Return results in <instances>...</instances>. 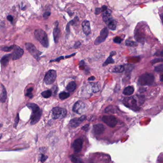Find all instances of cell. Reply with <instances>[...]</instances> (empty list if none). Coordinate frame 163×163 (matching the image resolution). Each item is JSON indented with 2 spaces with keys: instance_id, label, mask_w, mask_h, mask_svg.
Here are the masks:
<instances>
[{
  "instance_id": "cell-15",
  "label": "cell",
  "mask_w": 163,
  "mask_h": 163,
  "mask_svg": "<svg viewBox=\"0 0 163 163\" xmlns=\"http://www.w3.org/2000/svg\"><path fill=\"white\" fill-rule=\"evenodd\" d=\"M83 32L86 36H89L91 32L90 23L88 20H84L82 23Z\"/></svg>"
},
{
  "instance_id": "cell-41",
  "label": "cell",
  "mask_w": 163,
  "mask_h": 163,
  "mask_svg": "<svg viewBox=\"0 0 163 163\" xmlns=\"http://www.w3.org/2000/svg\"><path fill=\"white\" fill-rule=\"evenodd\" d=\"M47 157H45L44 154H42L41 157V162L42 163H44L46 160L47 159Z\"/></svg>"
},
{
  "instance_id": "cell-32",
  "label": "cell",
  "mask_w": 163,
  "mask_h": 163,
  "mask_svg": "<svg viewBox=\"0 0 163 163\" xmlns=\"http://www.w3.org/2000/svg\"><path fill=\"white\" fill-rule=\"evenodd\" d=\"M154 71L158 73L163 72V65L161 64L154 67Z\"/></svg>"
},
{
  "instance_id": "cell-35",
  "label": "cell",
  "mask_w": 163,
  "mask_h": 163,
  "mask_svg": "<svg viewBox=\"0 0 163 163\" xmlns=\"http://www.w3.org/2000/svg\"><path fill=\"white\" fill-rule=\"evenodd\" d=\"M19 114H17V116L15 118V124H14V127L16 128L17 125H18V123H19Z\"/></svg>"
},
{
  "instance_id": "cell-44",
  "label": "cell",
  "mask_w": 163,
  "mask_h": 163,
  "mask_svg": "<svg viewBox=\"0 0 163 163\" xmlns=\"http://www.w3.org/2000/svg\"><path fill=\"white\" fill-rule=\"evenodd\" d=\"M95 79V78L94 76H91L90 78H89L88 79V80L89 81H92V80H94Z\"/></svg>"
},
{
  "instance_id": "cell-28",
  "label": "cell",
  "mask_w": 163,
  "mask_h": 163,
  "mask_svg": "<svg viewBox=\"0 0 163 163\" xmlns=\"http://www.w3.org/2000/svg\"><path fill=\"white\" fill-rule=\"evenodd\" d=\"M70 96V94L66 92H62L59 94V98L61 100H64L68 98Z\"/></svg>"
},
{
  "instance_id": "cell-7",
  "label": "cell",
  "mask_w": 163,
  "mask_h": 163,
  "mask_svg": "<svg viewBox=\"0 0 163 163\" xmlns=\"http://www.w3.org/2000/svg\"><path fill=\"white\" fill-rule=\"evenodd\" d=\"M57 78V72L55 70H50L46 73L44 82L46 85L52 84Z\"/></svg>"
},
{
  "instance_id": "cell-16",
  "label": "cell",
  "mask_w": 163,
  "mask_h": 163,
  "mask_svg": "<svg viewBox=\"0 0 163 163\" xmlns=\"http://www.w3.org/2000/svg\"><path fill=\"white\" fill-rule=\"evenodd\" d=\"M58 22L56 21L55 23V27L53 30V37L55 42L57 44L60 35V30L58 28Z\"/></svg>"
},
{
  "instance_id": "cell-29",
  "label": "cell",
  "mask_w": 163,
  "mask_h": 163,
  "mask_svg": "<svg viewBox=\"0 0 163 163\" xmlns=\"http://www.w3.org/2000/svg\"><path fill=\"white\" fill-rule=\"evenodd\" d=\"M52 92L50 90H47V91H44L42 92L41 95H42L43 97H44V98H49V97L51 96Z\"/></svg>"
},
{
  "instance_id": "cell-48",
  "label": "cell",
  "mask_w": 163,
  "mask_h": 163,
  "mask_svg": "<svg viewBox=\"0 0 163 163\" xmlns=\"http://www.w3.org/2000/svg\"><path fill=\"white\" fill-rule=\"evenodd\" d=\"M2 126H3V124H0V128L2 127Z\"/></svg>"
},
{
  "instance_id": "cell-33",
  "label": "cell",
  "mask_w": 163,
  "mask_h": 163,
  "mask_svg": "<svg viewBox=\"0 0 163 163\" xmlns=\"http://www.w3.org/2000/svg\"><path fill=\"white\" fill-rule=\"evenodd\" d=\"M123 40L121 39V37L120 36H116L114 38V39H113V42L116 43V44H121V41Z\"/></svg>"
},
{
  "instance_id": "cell-26",
  "label": "cell",
  "mask_w": 163,
  "mask_h": 163,
  "mask_svg": "<svg viewBox=\"0 0 163 163\" xmlns=\"http://www.w3.org/2000/svg\"><path fill=\"white\" fill-rule=\"evenodd\" d=\"M125 70V67L123 65H120L115 66L112 70V72L114 73H122Z\"/></svg>"
},
{
  "instance_id": "cell-27",
  "label": "cell",
  "mask_w": 163,
  "mask_h": 163,
  "mask_svg": "<svg viewBox=\"0 0 163 163\" xmlns=\"http://www.w3.org/2000/svg\"><path fill=\"white\" fill-rule=\"evenodd\" d=\"M125 44V45L129 47H135L138 45L137 43L131 41L130 40H126Z\"/></svg>"
},
{
  "instance_id": "cell-18",
  "label": "cell",
  "mask_w": 163,
  "mask_h": 163,
  "mask_svg": "<svg viewBox=\"0 0 163 163\" xmlns=\"http://www.w3.org/2000/svg\"><path fill=\"white\" fill-rule=\"evenodd\" d=\"M116 54V52L114 51H113L111 52L110 56H109L107 58V59H106L105 61L103 63V66H108L109 64H111L114 63V60L112 59V56H114Z\"/></svg>"
},
{
  "instance_id": "cell-47",
  "label": "cell",
  "mask_w": 163,
  "mask_h": 163,
  "mask_svg": "<svg viewBox=\"0 0 163 163\" xmlns=\"http://www.w3.org/2000/svg\"><path fill=\"white\" fill-rule=\"evenodd\" d=\"M2 134H1L0 135V140L2 138Z\"/></svg>"
},
{
  "instance_id": "cell-25",
  "label": "cell",
  "mask_w": 163,
  "mask_h": 163,
  "mask_svg": "<svg viewBox=\"0 0 163 163\" xmlns=\"http://www.w3.org/2000/svg\"><path fill=\"white\" fill-rule=\"evenodd\" d=\"M2 87H3V90H2V92L0 97V101L1 103H4L5 102L6 99H7V92H6L5 88L3 85H2Z\"/></svg>"
},
{
  "instance_id": "cell-43",
  "label": "cell",
  "mask_w": 163,
  "mask_h": 163,
  "mask_svg": "<svg viewBox=\"0 0 163 163\" xmlns=\"http://www.w3.org/2000/svg\"><path fill=\"white\" fill-rule=\"evenodd\" d=\"M7 20L8 21H9L12 24V22H13V19L12 16H11V15H8L7 16Z\"/></svg>"
},
{
  "instance_id": "cell-3",
  "label": "cell",
  "mask_w": 163,
  "mask_h": 163,
  "mask_svg": "<svg viewBox=\"0 0 163 163\" xmlns=\"http://www.w3.org/2000/svg\"><path fill=\"white\" fill-rule=\"evenodd\" d=\"M154 82V76L151 73H146L139 77L138 83L141 86H152Z\"/></svg>"
},
{
  "instance_id": "cell-12",
  "label": "cell",
  "mask_w": 163,
  "mask_h": 163,
  "mask_svg": "<svg viewBox=\"0 0 163 163\" xmlns=\"http://www.w3.org/2000/svg\"><path fill=\"white\" fill-rule=\"evenodd\" d=\"M86 119V116L83 115L80 118H76L73 119L70 121V126L72 128H76L79 126L80 124L82 123Z\"/></svg>"
},
{
  "instance_id": "cell-21",
  "label": "cell",
  "mask_w": 163,
  "mask_h": 163,
  "mask_svg": "<svg viewBox=\"0 0 163 163\" xmlns=\"http://www.w3.org/2000/svg\"><path fill=\"white\" fill-rule=\"evenodd\" d=\"M10 57H12L11 54L6 55L2 58L1 60V64L2 66H3V67H5L7 66V65L9 63V60H10Z\"/></svg>"
},
{
  "instance_id": "cell-1",
  "label": "cell",
  "mask_w": 163,
  "mask_h": 163,
  "mask_svg": "<svg viewBox=\"0 0 163 163\" xmlns=\"http://www.w3.org/2000/svg\"><path fill=\"white\" fill-rule=\"evenodd\" d=\"M26 106L32 111L30 117L31 124L33 125L37 124L39 121L42 114V110L40 109L39 106L35 103H29L26 104Z\"/></svg>"
},
{
  "instance_id": "cell-23",
  "label": "cell",
  "mask_w": 163,
  "mask_h": 163,
  "mask_svg": "<svg viewBox=\"0 0 163 163\" xmlns=\"http://www.w3.org/2000/svg\"><path fill=\"white\" fill-rule=\"evenodd\" d=\"M107 24L108 25V27L109 28L110 30H112L114 31L116 29V22L115 21L114 19L112 18L108 21V22L107 23Z\"/></svg>"
},
{
  "instance_id": "cell-42",
  "label": "cell",
  "mask_w": 163,
  "mask_h": 163,
  "mask_svg": "<svg viewBox=\"0 0 163 163\" xmlns=\"http://www.w3.org/2000/svg\"><path fill=\"white\" fill-rule=\"evenodd\" d=\"M101 12V8H96L95 9V15H99L100 13Z\"/></svg>"
},
{
  "instance_id": "cell-13",
  "label": "cell",
  "mask_w": 163,
  "mask_h": 163,
  "mask_svg": "<svg viewBox=\"0 0 163 163\" xmlns=\"http://www.w3.org/2000/svg\"><path fill=\"white\" fill-rule=\"evenodd\" d=\"M83 146V140L82 138H78L74 141L73 144V148L74 152L78 153L82 151Z\"/></svg>"
},
{
  "instance_id": "cell-38",
  "label": "cell",
  "mask_w": 163,
  "mask_h": 163,
  "mask_svg": "<svg viewBox=\"0 0 163 163\" xmlns=\"http://www.w3.org/2000/svg\"><path fill=\"white\" fill-rule=\"evenodd\" d=\"M163 61V58H156V59H154V60H152L151 61V63H152V64H154L155 63H157V62H162Z\"/></svg>"
},
{
  "instance_id": "cell-9",
  "label": "cell",
  "mask_w": 163,
  "mask_h": 163,
  "mask_svg": "<svg viewBox=\"0 0 163 163\" xmlns=\"http://www.w3.org/2000/svg\"><path fill=\"white\" fill-rule=\"evenodd\" d=\"M103 121L109 127L113 128L117 124V120L114 116L112 115H105L102 118Z\"/></svg>"
},
{
  "instance_id": "cell-2",
  "label": "cell",
  "mask_w": 163,
  "mask_h": 163,
  "mask_svg": "<svg viewBox=\"0 0 163 163\" xmlns=\"http://www.w3.org/2000/svg\"><path fill=\"white\" fill-rule=\"evenodd\" d=\"M34 35L37 39L45 47H48L49 46V39L46 33L41 29H38L35 31Z\"/></svg>"
},
{
  "instance_id": "cell-31",
  "label": "cell",
  "mask_w": 163,
  "mask_h": 163,
  "mask_svg": "<svg viewBox=\"0 0 163 163\" xmlns=\"http://www.w3.org/2000/svg\"><path fill=\"white\" fill-rule=\"evenodd\" d=\"M33 91V88H30L27 90L26 93L25 94L26 96L29 97L30 99H32L33 98V94H32V91Z\"/></svg>"
},
{
  "instance_id": "cell-19",
  "label": "cell",
  "mask_w": 163,
  "mask_h": 163,
  "mask_svg": "<svg viewBox=\"0 0 163 163\" xmlns=\"http://www.w3.org/2000/svg\"><path fill=\"white\" fill-rule=\"evenodd\" d=\"M91 90L93 93H96L100 91V82H91L89 83Z\"/></svg>"
},
{
  "instance_id": "cell-10",
  "label": "cell",
  "mask_w": 163,
  "mask_h": 163,
  "mask_svg": "<svg viewBox=\"0 0 163 163\" xmlns=\"http://www.w3.org/2000/svg\"><path fill=\"white\" fill-rule=\"evenodd\" d=\"M86 105L84 103L82 100L77 101L73 107V111L77 114H80L84 112Z\"/></svg>"
},
{
  "instance_id": "cell-36",
  "label": "cell",
  "mask_w": 163,
  "mask_h": 163,
  "mask_svg": "<svg viewBox=\"0 0 163 163\" xmlns=\"http://www.w3.org/2000/svg\"><path fill=\"white\" fill-rule=\"evenodd\" d=\"M52 93L53 94V95H56L57 92V90H58V88L56 86H54L51 89Z\"/></svg>"
},
{
  "instance_id": "cell-40",
  "label": "cell",
  "mask_w": 163,
  "mask_h": 163,
  "mask_svg": "<svg viewBox=\"0 0 163 163\" xmlns=\"http://www.w3.org/2000/svg\"><path fill=\"white\" fill-rule=\"evenodd\" d=\"M81 45V43L79 41H77L75 43V44L73 45V48L74 49H78L79 47H80V46Z\"/></svg>"
},
{
  "instance_id": "cell-20",
  "label": "cell",
  "mask_w": 163,
  "mask_h": 163,
  "mask_svg": "<svg viewBox=\"0 0 163 163\" xmlns=\"http://www.w3.org/2000/svg\"><path fill=\"white\" fill-rule=\"evenodd\" d=\"M135 39L137 41L142 44L144 43V34L142 33L140 31L137 30L135 31V33L134 35Z\"/></svg>"
},
{
  "instance_id": "cell-11",
  "label": "cell",
  "mask_w": 163,
  "mask_h": 163,
  "mask_svg": "<svg viewBox=\"0 0 163 163\" xmlns=\"http://www.w3.org/2000/svg\"><path fill=\"white\" fill-rule=\"evenodd\" d=\"M13 49V50L12 54H11L13 60H17L20 58H21L24 55V50L17 45H15Z\"/></svg>"
},
{
  "instance_id": "cell-34",
  "label": "cell",
  "mask_w": 163,
  "mask_h": 163,
  "mask_svg": "<svg viewBox=\"0 0 163 163\" xmlns=\"http://www.w3.org/2000/svg\"><path fill=\"white\" fill-rule=\"evenodd\" d=\"M14 46L15 45H11L10 46H6V47H4L3 49H2V50L3 51L5 52H9L11 50H12L13 49L14 47Z\"/></svg>"
},
{
  "instance_id": "cell-24",
  "label": "cell",
  "mask_w": 163,
  "mask_h": 163,
  "mask_svg": "<svg viewBox=\"0 0 163 163\" xmlns=\"http://www.w3.org/2000/svg\"><path fill=\"white\" fill-rule=\"evenodd\" d=\"M76 88V84L74 81L70 82L66 86V89L70 92H73L75 90Z\"/></svg>"
},
{
  "instance_id": "cell-14",
  "label": "cell",
  "mask_w": 163,
  "mask_h": 163,
  "mask_svg": "<svg viewBox=\"0 0 163 163\" xmlns=\"http://www.w3.org/2000/svg\"><path fill=\"white\" fill-rule=\"evenodd\" d=\"M104 130L105 127L102 124H96L93 126V132L96 135H100L102 134Z\"/></svg>"
},
{
  "instance_id": "cell-46",
  "label": "cell",
  "mask_w": 163,
  "mask_h": 163,
  "mask_svg": "<svg viewBox=\"0 0 163 163\" xmlns=\"http://www.w3.org/2000/svg\"><path fill=\"white\" fill-rule=\"evenodd\" d=\"M162 78H163V75H162H162H161V76H160V81H161V82H162V81H163Z\"/></svg>"
},
{
  "instance_id": "cell-37",
  "label": "cell",
  "mask_w": 163,
  "mask_h": 163,
  "mask_svg": "<svg viewBox=\"0 0 163 163\" xmlns=\"http://www.w3.org/2000/svg\"><path fill=\"white\" fill-rule=\"evenodd\" d=\"M63 59H64V57L63 56H61L60 57H57V58L55 59H53V60L50 61V62H59L61 60Z\"/></svg>"
},
{
  "instance_id": "cell-6",
  "label": "cell",
  "mask_w": 163,
  "mask_h": 163,
  "mask_svg": "<svg viewBox=\"0 0 163 163\" xmlns=\"http://www.w3.org/2000/svg\"><path fill=\"white\" fill-rule=\"evenodd\" d=\"M123 103L125 106L132 110H136L137 109H139V107L137 106V100L136 99V96L124 98Z\"/></svg>"
},
{
  "instance_id": "cell-17",
  "label": "cell",
  "mask_w": 163,
  "mask_h": 163,
  "mask_svg": "<svg viewBox=\"0 0 163 163\" xmlns=\"http://www.w3.org/2000/svg\"><path fill=\"white\" fill-rule=\"evenodd\" d=\"M112 11L110 9H107L104 12H103V20L106 24L109 21L112 17Z\"/></svg>"
},
{
  "instance_id": "cell-45",
  "label": "cell",
  "mask_w": 163,
  "mask_h": 163,
  "mask_svg": "<svg viewBox=\"0 0 163 163\" xmlns=\"http://www.w3.org/2000/svg\"><path fill=\"white\" fill-rule=\"evenodd\" d=\"M76 53H73L72 54L70 55L66 56L65 57H66V58H70V57H73V56H75V55L76 54Z\"/></svg>"
},
{
  "instance_id": "cell-39",
  "label": "cell",
  "mask_w": 163,
  "mask_h": 163,
  "mask_svg": "<svg viewBox=\"0 0 163 163\" xmlns=\"http://www.w3.org/2000/svg\"><path fill=\"white\" fill-rule=\"evenodd\" d=\"M51 15V12H45L44 13V15H43V17L44 19H47V18H49V16L50 15Z\"/></svg>"
},
{
  "instance_id": "cell-30",
  "label": "cell",
  "mask_w": 163,
  "mask_h": 163,
  "mask_svg": "<svg viewBox=\"0 0 163 163\" xmlns=\"http://www.w3.org/2000/svg\"><path fill=\"white\" fill-rule=\"evenodd\" d=\"M70 159L71 161L74 163H84L82 161V159L74 155H71L70 157Z\"/></svg>"
},
{
  "instance_id": "cell-4",
  "label": "cell",
  "mask_w": 163,
  "mask_h": 163,
  "mask_svg": "<svg viewBox=\"0 0 163 163\" xmlns=\"http://www.w3.org/2000/svg\"><path fill=\"white\" fill-rule=\"evenodd\" d=\"M52 118L54 120L61 119L66 116V110L60 107H55L52 110Z\"/></svg>"
},
{
  "instance_id": "cell-8",
  "label": "cell",
  "mask_w": 163,
  "mask_h": 163,
  "mask_svg": "<svg viewBox=\"0 0 163 163\" xmlns=\"http://www.w3.org/2000/svg\"><path fill=\"white\" fill-rule=\"evenodd\" d=\"M109 35V30L107 27H105L103 29L100 33V36L97 37L94 41V44L95 45H98L101 43L105 41L107 37Z\"/></svg>"
},
{
  "instance_id": "cell-22",
  "label": "cell",
  "mask_w": 163,
  "mask_h": 163,
  "mask_svg": "<svg viewBox=\"0 0 163 163\" xmlns=\"http://www.w3.org/2000/svg\"><path fill=\"white\" fill-rule=\"evenodd\" d=\"M134 89L133 86H129L125 88L123 91V94L126 96H130L134 92Z\"/></svg>"
},
{
  "instance_id": "cell-5",
  "label": "cell",
  "mask_w": 163,
  "mask_h": 163,
  "mask_svg": "<svg viewBox=\"0 0 163 163\" xmlns=\"http://www.w3.org/2000/svg\"><path fill=\"white\" fill-rule=\"evenodd\" d=\"M25 47L28 52L32 55L35 58L37 61H39L40 59V56L42 54V52L38 50L35 46L33 44L30 43H27L25 44Z\"/></svg>"
}]
</instances>
